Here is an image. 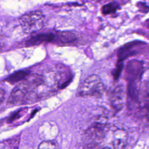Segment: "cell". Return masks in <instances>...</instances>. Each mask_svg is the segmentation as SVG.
Returning <instances> with one entry per match:
<instances>
[{"mask_svg": "<svg viewBox=\"0 0 149 149\" xmlns=\"http://www.w3.org/2000/svg\"><path fill=\"white\" fill-rule=\"evenodd\" d=\"M105 90L100 77L97 74L87 77L81 83L78 94L81 97H100Z\"/></svg>", "mask_w": 149, "mask_h": 149, "instance_id": "6da1fadb", "label": "cell"}, {"mask_svg": "<svg viewBox=\"0 0 149 149\" xmlns=\"http://www.w3.org/2000/svg\"><path fill=\"white\" fill-rule=\"evenodd\" d=\"M44 17L38 10L31 11L22 16L19 22L26 31L34 32L41 29L44 26Z\"/></svg>", "mask_w": 149, "mask_h": 149, "instance_id": "7a4b0ae2", "label": "cell"}, {"mask_svg": "<svg viewBox=\"0 0 149 149\" xmlns=\"http://www.w3.org/2000/svg\"><path fill=\"white\" fill-rule=\"evenodd\" d=\"M145 43L141 41H132L128 42L120 48L118 52L119 62H122L129 56L139 54L144 48Z\"/></svg>", "mask_w": 149, "mask_h": 149, "instance_id": "3957f363", "label": "cell"}, {"mask_svg": "<svg viewBox=\"0 0 149 149\" xmlns=\"http://www.w3.org/2000/svg\"><path fill=\"white\" fill-rule=\"evenodd\" d=\"M30 85L29 83H23L16 86L11 92L7 104L9 105H15L23 102L27 97Z\"/></svg>", "mask_w": 149, "mask_h": 149, "instance_id": "277c9868", "label": "cell"}, {"mask_svg": "<svg viewBox=\"0 0 149 149\" xmlns=\"http://www.w3.org/2000/svg\"><path fill=\"white\" fill-rule=\"evenodd\" d=\"M106 130V125L104 122H96L91 125L86 131L87 137L93 140H98L104 137Z\"/></svg>", "mask_w": 149, "mask_h": 149, "instance_id": "5b68a950", "label": "cell"}, {"mask_svg": "<svg viewBox=\"0 0 149 149\" xmlns=\"http://www.w3.org/2000/svg\"><path fill=\"white\" fill-rule=\"evenodd\" d=\"M127 133L123 129H116L113 132V149H125L127 145Z\"/></svg>", "mask_w": 149, "mask_h": 149, "instance_id": "8992f818", "label": "cell"}, {"mask_svg": "<svg viewBox=\"0 0 149 149\" xmlns=\"http://www.w3.org/2000/svg\"><path fill=\"white\" fill-rule=\"evenodd\" d=\"M54 40H55V35L52 33L38 34L29 38L26 42V45L34 46L40 45L44 42H51Z\"/></svg>", "mask_w": 149, "mask_h": 149, "instance_id": "52a82bcc", "label": "cell"}, {"mask_svg": "<svg viewBox=\"0 0 149 149\" xmlns=\"http://www.w3.org/2000/svg\"><path fill=\"white\" fill-rule=\"evenodd\" d=\"M142 69V65L139 61H132L129 63L127 66L126 75L129 79H136L140 76ZM133 79V80H134Z\"/></svg>", "mask_w": 149, "mask_h": 149, "instance_id": "ba28073f", "label": "cell"}, {"mask_svg": "<svg viewBox=\"0 0 149 149\" xmlns=\"http://www.w3.org/2000/svg\"><path fill=\"white\" fill-rule=\"evenodd\" d=\"M30 74V72L27 70H22L15 72L5 79V81L11 84L19 83L26 79Z\"/></svg>", "mask_w": 149, "mask_h": 149, "instance_id": "9c48e42d", "label": "cell"}, {"mask_svg": "<svg viewBox=\"0 0 149 149\" xmlns=\"http://www.w3.org/2000/svg\"><path fill=\"white\" fill-rule=\"evenodd\" d=\"M76 36L71 32H60L55 35V40L61 44H67L74 41L76 40Z\"/></svg>", "mask_w": 149, "mask_h": 149, "instance_id": "30bf717a", "label": "cell"}, {"mask_svg": "<svg viewBox=\"0 0 149 149\" xmlns=\"http://www.w3.org/2000/svg\"><path fill=\"white\" fill-rule=\"evenodd\" d=\"M123 92L122 89L116 90V91L113 93V95L111 96L112 105L115 108H120L123 103Z\"/></svg>", "mask_w": 149, "mask_h": 149, "instance_id": "8fae6325", "label": "cell"}, {"mask_svg": "<svg viewBox=\"0 0 149 149\" xmlns=\"http://www.w3.org/2000/svg\"><path fill=\"white\" fill-rule=\"evenodd\" d=\"M118 7V5L115 2H111L104 5L102 7L101 11L104 15H109L115 13Z\"/></svg>", "mask_w": 149, "mask_h": 149, "instance_id": "7c38bea8", "label": "cell"}, {"mask_svg": "<svg viewBox=\"0 0 149 149\" xmlns=\"http://www.w3.org/2000/svg\"><path fill=\"white\" fill-rule=\"evenodd\" d=\"M38 149H59V146L55 141L45 140L39 144Z\"/></svg>", "mask_w": 149, "mask_h": 149, "instance_id": "4fadbf2b", "label": "cell"}, {"mask_svg": "<svg viewBox=\"0 0 149 149\" xmlns=\"http://www.w3.org/2000/svg\"><path fill=\"white\" fill-rule=\"evenodd\" d=\"M122 68H123L122 62H119V64L116 66V68L113 72V77L115 80H118V79L119 78L120 74V73L122 72Z\"/></svg>", "mask_w": 149, "mask_h": 149, "instance_id": "5bb4252c", "label": "cell"}, {"mask_svg": "<svg viewBox=\"0 0 149 149\" xmlns=\"http://www.w3.org/2000/svg\"><path fill=\"white\" fill-rule=\"evenodd\" d=\"M5 95V91L3 89L0 88V105L4 100Z\"/></svg>", "mask_w": 149, "mask_h": 149, "instance_id": "9a60e30c", "label": "cell"}, {"mask_svg": "<svg viewBox=\"0 0 149 149\" xmlns=\"http://www.w3.org/2000/svg\"><path fill=\"white\" fill-rule=\"evenodd\" d=\"M101 149H112V148H111L109 147H104V148H102Z\"/></svg>", "mask_w": 149, "mask_h": 149, "instance_id": "2e32d148", "label": "cell"}]
</instances>
